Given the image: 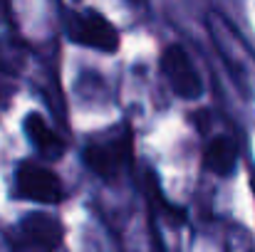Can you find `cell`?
<instances>
[{"label":"cell","instance_id":"cell-6","mask_svg":"<svg viewBox=\"0 0 255 252\" xmlns=\"http://www.w3.org/2000/svg\"><path fill=\"white\" fill-rule=\"evenodd\" d=\"M25 136L30 141V146L37 151V156L42 161H60L67 151V141L57 134V129L47 121L45 114L40 111H30L22 121Z\"/></svg>","mask_w":255,"mask_h":252},{"label":"cell","instance_id":"cell-5","mask_svg":"<svg viewBox=\"0 0 255 252\" xmlns=\"http://www.w3.org/2000/svg\"><path fill=\"white\" fill-rule=\"evenodd\" d=\"M17 238L25 252H57L62 245V225L47 213H27L17 225Z\"/></svg>","mask_w":255,"mask_h":252},{"label":"cell","instance_id":"cell-2","mask_svg":"<svg viewBox=\"0 0 255 252\" xmlns=\"http://www.w3.org/2000/svg\"><path fill=\"white\" fill-rule=\"evenodd\" d=\"M65 35L70 37V42L94 50V52H104V55H114L122 45L119 30L97 10L92 7H70L65 10Z\"/></svg>","mask_w":255,"mask_h":252},{"label":"cell","instance_id":"cell-4","mask_svg":"<svg viewBox=\"0 0 255 252\" xmlns=\"http://www.w3.org/2000/svg\"><path fill=\"white\" fill-rule=\"evenodd\" d=\"M15 193L25 200L57 205L65 200V185L45 161H22L15 170Z\"/></svg>","mask_w":255,"mask_h":252},{"label":"cell","instance_id":"cell-1","mask_svg":"<svg viewBox=\"0 0 255 252\" xmlns=\"http://www.w3.org/2000/svg\"><path fill=\"white\" fill-rule=\"evenodd\" d=\"M82 164L102 180L122 178L134 164V134L129 124L109 126L94 134L82 149Z\"/></svg>","mask_w":255,"mask_h":252},{"label":"cell","instance_id":"cell-7","mask_svg":"<svg viewBox=\"0 0 255 252\" xmlns=\"http://www.w3.org/2000/svg\"><path fill=\"white\" fill-rule=\"evenodd\" d=\"M238 164V144L228 134L213 136L203 149V168L213 175H228Z\"/></svg>","mask_w":255,"mask_h":252},{"label":"cell","instance_id":"cell-3","mask_svg":"<svg viewBox=\"0 0 255 252\" xmlns=\"http://www.w3.org/2000/svg\"><path fill=\"white\" fill-rule=\"evenodd\" d=\"M159 70L164 75V80L169 84V89L183 101H196L203 96L206 84L201 80V72L196 70L191 55L186 52L183 45H166L159 60Z\"/></svg>","mask_w":255,"mask_h":252}]
</instances>
